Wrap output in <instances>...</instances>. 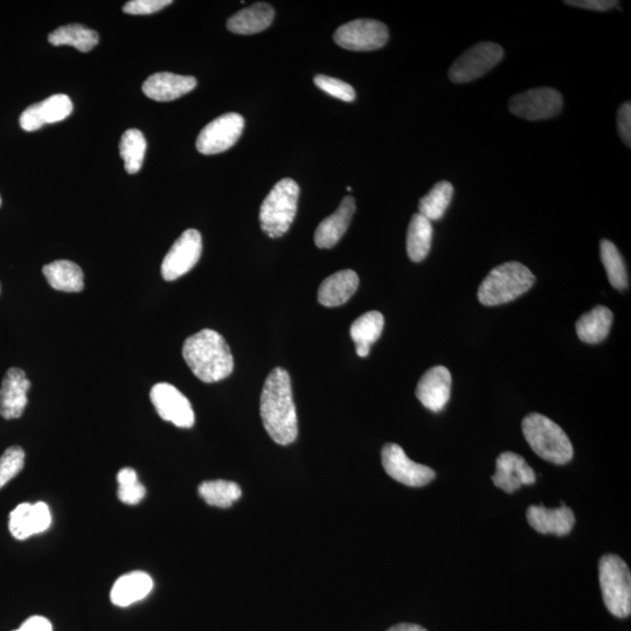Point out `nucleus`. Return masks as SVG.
<instances>
[{
	"mask_svg": "<svg viewBox=\"0 0 631 631\" xmlns=\"http://www.w3.org/2000/svg\"><path fill=\"white\" fill-rule=\"evenodd\" d=\"M260 414L267 433L277 445L288 446L298 435L293 387L288 371L276 367L266 379L260 400Z\"/></svg>",
	"mask_w": 631,
	"mask_h": 631,
	"instance_id": "obj_1",
	"label": "nucleus"
},
{
	"mask_svg": "<svg viewBox=\"0 0 631 631\" xmlns=\"http://www.w3.org/2000/svg\"><path fill=\"white\" fill-rule=\"evenodd\" d=\"M183 357L194 376L206 384L231 376L234 358L226 339L217 331L204 329L186 339Z\"/></svg>",
	"mask_w": 631,
	"mask_h": 631,
	"instance_id": "obj_2",
	"label": "nucleus"
},
{
	"mask_svg": "<svg viewBox=\"0 0 631 631\" xmlns=\"http://www.w3.org/2000/svg\"><path fill=\"white\" fill-rule=\"evenodd\" d=\"M536 282L531 270L519 262H506L491 270L478 289V300L487 307H496L517 300L528 293Z\"/></svg>",
	"mask_w": 631,
	"mask_h": 631,
	"instance_id": "obj_3",
	"label": "nucleus"
},
{
	"mask_svg": "<svg viewBox=\"0 0 631 631\" xmlns=\"http://www.w3.org/2000/svg\"><path fill=\"white\" fill-rule=\"evenodd\" d=\"M523 434L531 449L542 459L558 466L571 462L574 450L570 438L556 422L539 413L523 420Z\"/></svg>",
	"mask_w": 631,
	"mask_h": 631,
	"instance_id": "obj_4",
	"label": "nucleus"
},
{
	"mask_svg": "<svg viewBox=\"0 0 631 631\" xmlns=\"http://www.w3.org/2000/svg\"><path fill=\"white\" fill-rule=\"evenodd\" d=\"M300 197V186L295 180L284 178L273 187L260 208L262 231L269 238L283 237L293 225Z\"/></svg>",
	"mask_w": 631,
	"mask_h": 631,
	"instance_id": "obj_5",
	"label": "nucleus"
},
{
	"mask_svg": "<svg viewBox=\"0 0 631 631\" xmlns=\"http://www.w3.org/2000/svg\"><path fill=\"white\" fill-rule=\"evenodd\" d=\"M599 578L603 601L609 613L624 619L631 613V575L624 560L606 554L599 563Z\"/></svg>",
	"mask_w": 631,
	"mask_h": 631,
	"instance_id": "obj_6",
	"label": "nucleus"
},
{
	"mask_svg": "<svg viewBox=\"0 0 631 631\" xmlns=\"http://www.w3.org/2000/svg\"><path fill=\"white\" fill-rule=\"evenodd\" d=\"M504 57L503 48L494 43H480L464 52L450 67L449 79L455 83H468L487 74Z\"/></svg>",
	"mask_w": 631,
	"mask_h": 631,
	"instance_id": "obj_7",
	"label": "nucleus"
},
{
	"mask_svg": "<svg viewBox=\"0 0 631 631\" xmlns=\"http://www.w3.org/2000/svg\"><path fill=\"white\" fill-rule=\"evenodd\" d=\"M388 37L387 26L373 19L353 20L339 27L334 34L338 46L355 52L379 50L387 44Z\"/></svg>",
	"mask_w": 631,
	"mask_h": 631,
	"instance_id": "obj_8",
	"label": "nucleus"
},
{
	"mask_svg": "<svg viewBox=\"0 0 631 631\" xmlns=\"http://www.w3.org/2000/svg\"><path fill=\"white\" fill-rule=\"evenodd\" d=\"M245 119L240 114L228 113L208 123L197 138L200 154L210 156L230 150L240 140Z\"/></svg>",
	"mask_w": 631,
	"mask_h": 631,
	"instance_id": "obj_9",
	"label": "nucleus"
},
{
	"mask_svg": "<svg viewBox=\"0 0 631 631\" xmlns=\"http://www.w3.org/2000/svg\"><path fill=\"white\" fill-rule=\"evenodd\" d=\"M563 96L553 88H536L513 96L510 112L528 121L549 120L563 110Z\"/></svg>",
	"mask_w": 631,
	"mask_h": 631,
	"instance_id": "obj_10",
	"label": "nucleus"
},
{
	"mask_svg": "<svg viewBox=\"0 0 631 631\" xmlns=\"http://www.w3.org/2000/svg\"><path fill=\"white\" fill-rule=\"evenodd\" d=\"M381 462L388 476L407 487H425L436 477L432 468L413 462L395 443H387L381 450Z\"/></svg>",
	"mask_w": 631,
	"mask_h": 631,
	"instance_id": "obj_11",
	"label": "nucleus"
},
{
	"mask_svg": "<svg viewBox=\"0 0 631 631\" xmlns=\"http://www.w3.org/2000/svg\"><path fill=\"white\" fill-rule=\"evenodd\" d=\"M203 253V239L197 230H187L172 245L162 263L165 281H176L191 272Z\"/></svg>",
	"mask_w": 631,
	"mask_h": 631,
	"instance_id": "obj_12",
	"label": "nucleus"
},
{
	"mask_svg": "<svg viewBox=\"0 0 631 631\" xmlns=\"http://www.w3.org/2000/svg\"><path fill=\"white\" fill-rule=\"evenodd\" d=\"M152 405L164 421L179 428H191L196 421L189 399L175 386L159 383L150 392Z\"/></svg>",
	"mask_w": 631,
	"mask_h": 631,
	"instance_id": "obj_13",
	"label": "nucleus"
},
{
	"mask_svg": "<svg viewBox=\"0 0 631 631\" xmlns=\"http://www.w3.org/2000/svg\"><path fill=\"white\" fill-rule=\"evenodd\" d=\"M73 113V102L65 94L48 97L43 102L33 104L20 116V127L27 133L37 131L46 124L58 123Z\"/></svg>",
	"mask_w": 631,
	"mask_h": 631,
	"instance_id": "obj_14",
	"label": "nucleus"
},
{
	"mask_svg": "<svg viewBox=\"0 0 631 631\" xmlns=\"http://www.w3.org/2000/svg\"><path fill=\"white\" fill-rule=\"evenodd\" d=\"M52 513L43 502L19 504L11 512L9 529L18 540L29 539L51 528Z\"/></svg>",
	"mask_w": 631,
	"mask_h": 631,
	"instance_id": "obj_15",
	"label": "nucleus"
},
{
	"mask_svg": "<svg viewBox=\"0 0 631 631\" xmlns=\"http://www.w3.org/2000/svg\"><path fill=\"white\" fill-rule=\"evenodd\" d=\"M536 480L535 470L529 466L524 457L512 452H505L498 456L496 474L492 476V482L506 494H513L523 485L535 484Z\"/></svg>",
	"mask_w": 631,
	"mask_h": 631,
	"instance_id": "obj_16",
	"label": "nucleus"
},
{
	"mask_svg": "<svg viewBox=\"0 0 631 631\" xmlns=\"http://www.w3.org/2000/svg\"><path fill=\"white\" fill-rule=\"evenodd\" d=\"M452 392V374L445 366L428 370L416 386V398L429 411L439 413L445 409Z\"/></svg>",
	"mask_w": 631,
	"mask_h": 631,
	"instance_id": "obj_17",
	"label": "nucleus"
},
{
	"mask_svg": "<svg viewBox=\"0 0 631 631\" xmlns=\"http://www.w3.org/2000/svg\"><path fill=\"white\" fill-rule=\"evenodd\" d=\"M31 388V381L27 379L22 369L12 367L6 372L0 387V415L6 420L19 419L27 406V393Z\"/></svg>",
	"mask_w": 631,
	"mask_h": 631,
	"instance_id": "obj_18",
	"label": "nucleus"
},
{
	"mask_svg": "<svg viewBox=\"0 0 631 631\" xmlns=\"http://www.w3.org/2000/svg\"><path fill=\"white\" fill-rule=\"evenodd\" d=\"M531 528L542 535L563 537L570 535L575 525L572 509L561 503L558 509H547L544 505H532L526 511Z\"/></svg>",
	"mask_w": 631,
	"mask_h": 631,
	"instance_id": "obj_19",
	"label": "nucleus"
},
{
	"mask_svg": "<svg viewBox=\"0 0 631 631\" xmlns=\"http://www.w3.org/2000/svg\"><path fill=\"white\" fill-rule=\"evenodd\" d=\"M196 86L197 79L193 76L163 72L151 75L145 80L143 93L151 100L169 102L189 94Z\"/></svg>",
	"mask_w": 631,
	"mask_h": 631,
	"instance_id": "obj_20",
	"label": "nucleus"
},
{
	"mask_svg": "<svg viewBox=\"0 0 631 631\" xmlns=\"http://www.w3.org/2000/svg\"><path fill=\"white\" fill-rule=\"evenodd\" d=\"M356 212L355 198L348 196L342 200L338 210L324 219L316 228L315 244L321 249L335 247L348 231L353 214Z\"/></svg>",
	"mask_w": 631,
	"mask_h": 631,
	"instance_id": "obj_21",
	"label": "nucleus"
},
{
	"mask_svg": "<svg viewBox=\"0 0 631 631\" xmlns=\"http://www.w3.org/2000/svg\"><path fill=\"white\" fill-rule=\"evenodd\" d=\"M359 277L351 269L341 270L325 279L318 289V302L324 307H341L356 294Z\"/></svg>",
	"mask_w": 631,
	"mask_h": 631,
	"instance_id": "obj_22",
	"label": "nucleus"
},
{
	"mask_svg": "<svg viewBox=\"0 0 631 631\" xmlns=\"http://www.w3.org/2000/svg\"><path fill=\"white\" fill-rule=\"evenodd\" d=\"M154 581L148 573L137 571L122 575L115 581L110 600L117 607H129L151 593Z\"/></svg>",
	"mask_w": 631,
	"mask_h": 631,
	"instance_id": "obj_23",
	"label": "nucleus"
},
{
	"mask_svg": "<svg viewBox=\"0 0 631 631\" xmlns=\"http://www.w3.org/2000/svg\"><path fill=\"white\" fill-rule=\"evenodd\" d=\"M274 17L275 11L272 5L256 3L228 19L227 29L241 36H251V34L267 30L272 25Z\"/></svg>",
	"mask_w": 631,
	"mask_h": 631,
	"instance_id": "obj_24",
	"label": "nucleus"
},
{
	"mask_svg": "<svg viewBox=\"0 0 631 631\" xmlns=\"http://www.w3.org/2000/svg\"><path fill=\"white\" fill-rule=\"evenodd\" d=\"M43 273L50 286L62 293H81L85 275L80 266L69 260H58L44 266Z\"/></svg>",
	"mask_w": 631,
	"mask_h": 631,
	"instance_id": "obj_25",
	"label": "nucleus"
},
{
	"mask_svg": "<svg viewBox=\"0 0 631 631\" xmlns=\"http://www.w3.org/2000/svg\"><path fill=\"white\" fill-rule=\"evenodd\" d=\"M384 325V316L379 311L366 312L353 322L350 335L356 344L358 357L365 358L370 355L371 346L383 334Z\"/></svg>",
	"mask_w": 631,
	"mask_h": 631,
	"instance_id": "obj_26",
	"label": "nucleus"
},
{
	"mask_svg": "<svg viewBox=\"0 0 631 631\" xmlns=\"http://www.w3.org/2000/svg\"><path fill=\"white\" fill-rule=\"evenodd\" d=\"M614 315L603 305L582 315L577 322V334L580 341L587 344H599L608 337Z\"/></svg>",
	"mask_w": 631,
	"mask_h": 631,
	"instance_id": "obj_27",
	"label": "nucleus"
},
{
	"mask_svg": "<svg viewBox=\"0 0 631 631\" xmlns=\"http://www.w3.org/2000/svg\"><path fill=\"white\" fill-rule=\"evenodd\" d=\"M433 239L432 221L421 214H414L407 232V254L413 262H422L431 252Z\"/></svg>",
	"mask_w": 631,
	"mask_h": 631,
	"instance_id": "obj_28",
	"label": "nucleus"
},
{
	"mask_svg": "<svg viewBox=\"0 0 631 631\" xmlns=\"http://www.w3.org/2000/svg\"><path fill=\"white\" fill-rule=\"evenodd\" d=\"M99 40V33L80 24L61 26L48 36L53 46H72L83 53L92 51Z\"/></svg>",
	"mask_w": 631,
	"mask_h": 631,
	"instance_id": "obj_29",
	"label": "nucleus"
},
{
	"mask_svg": "<svg viewBox=\"0 0 631 631\" xmlns=\"http://www.w3.org/2000/svg\"><path fill=\"white\" fill-rule=\"evenodd\" d=\"M454 196V187L446 180L436 183L419 203V214L429 221L440 220L447 211Z\"/></svg>",
	"mask_w": 631,
	"mask_h": 631,
	"instance_id": "obj_30",
	"label": "nucleus"
},
{
	"mask_svg": "<svg viewBox=\"0 0 631 631\" xmlns=\"http://www.w3.org/2000/svg\"><path fill=\"white\" fill-rule=\"evenodd\" d=\"M198 491L208 505L221 509L230 508L242 496V490L237 483L224 480L201 483Z\"/></svg>",
	"mask_w": 631,
	"mask_h": 631,
	"instance_id": "obj_31",
	"label": "nucleus"
},
{
	"mask_svg": "<svg viewBox=\"0 0 631 631\" xmlns=\"http://www.w3.org/2000/svg\"><path fill=\"white\" fill-rule=\"evenodd\" d=\"M145 152H147V141L142 131L127 130L121 138L120 154L124 161V169L130 175H135L142 169Z\"/></svg>",
	"mask_w": 631,
	"mask_h": 631,
	"instance_id": "obj_32",
	"label": "nucleus"
},
{
	"mask_svg": "<svg viewBox=\"0 0 631 631\" xmlns=\"http://www.w3.org/2000/svg\"><path fill=\"white\" fill-rule=\"evenodd\" d=\"M600 254L610 284L617 290H626L629 286L628 272L619 249L612 241L602 240Z\"/></svg>",
	"mask_w": 631,
	"mask_h": 631,
	"instance_id": "obj_33",
	"label": "nucleus"
},
{
	"mask_svg": "<svg viewBox=\"0 0 631 631\" xmlns=\"http://www.w3.org/2000/svg\"><path fill=\"white\" fill-rule=\"evenodd\" d=\"M117 483H119L120 501L124 504L136 505L143 501L147 490L144 485L138 481L137 473L134 469L124 468L117 474Z\"/></svg>",
	"mask_w": 631,
	"mask_h": 631,
	"instance_id": "obj_34",
	"label": "nucleus"
},
{
	"mask_svg": "<svg viewBox=\"0 0 631 631\" xmlns=\"http://www.w3.org/2000/svg\"><path fill=\"white\" fill-rule=\"evenodd\" d=\"M25 452L18 446L10 447L0 457V489L4 488L24 469Z\"/></svg>",
	"mask_w": 631,
	"mask_h": 631,
	"instance_id": "obj_35",
	"label": "nucleus"
},
{
	"mask_svg": "<svg viewBox=\"0 0 631 631\" xmlns=\"http://www.w3.org/2000/svg\"><path fill=\"white\" fill-rule=\"evenodd\" d=\"M315 85L322 89L323 92L329 94L335 99L342 100L344 102H353L356 100V92L349 83L335 78H330L328 75H316L314 79Z\"/></svg>",
	"mask_w": 631,
	"mask_h": 631,
	"instance_id": "obj_36",
	"label": "nucleus"
},
{
	"mask_svg": "<svg viewBox=\"0 0 631 631\" xmlns=\"http://www.w3.org/2000/svg\"><path fill=\"white\" fill-rule=\"evenodd\" d=\"M171 4V0H131L123 6V12L133 16L152 15Z\"/></svg>",
	"mask_w": 631,
	"mask_h": 631,
	"instance_id": "obj_37",
	"label": "nucleus"
},
{
	"mask_svg": "<svg viewBox=\"0 0 631 631\" xmlns=\"http://www.w3.org/2000/svg\"><path fill=\"white\" fill-rule=\"evenodd\" d=\"M617 129L624 144L630 148L631 144V104L623 103L617 113Z\"/></svg>",
	"mask_w": 631,
	"mask_h": 631,
	"instance_id": "obj_38",
	"label": "nucleus"
},
{
	"mask_svg": "<svg viewBox=\"0 0 631 631\" xmlns=\"http://www.w3.org/2000/svg\"><path fill=\"white\" fill-rule=\"evenodd\" d=\"M565 4L574 6V8L601 12L612 10L619 5L613 0H571V2H565Z\"/></svg>",
	"mask_w": 631,
	"mask_h": 631,
	"instance_id": "obj_39",
	"label": "nucleus"
},
{
	"mask_svg": "<svg viewBox=\"0 0 631 631\" xmlns=\"http://www.w3.org/2000/svg\"><path fill=\"white\" fill-rule=\"evenodd\" d=\"M15 631H53V626L44 616H31Z\"/></svg>",
	"mask_w": 631,
	"mask_h": 631,
	"instance_id": "obj_40",
	"label": "nucleus"
},
{
	"mask_svg": "<svg viewBox=\"0 0 631 631\" xmlns=\"http://www.w3.org/2000/svg\"><path fill=\"white\" fill-rule=\"evenodd\" d=\"M387 631H428V630H426L425 628H422L421 626H418V624L401 623V624H397V626H394L388 629Z\"/></svg>",
	"mask_w": 631,
	"mask_h": 631,
	"instance_id": "obj_41",
	"label": "nucleus"
},
{
	"mask_svg": "<svg viewBox=\"0 0 631 631\" xmlns=\"http://www.w3.org/2000/svg\"><path fill=\"white\" fill-rule=\"evenodd\" d=\"M0 205H2V198H0Z\"/></svg>",
	"mask_w": 631,
	"mask_h": 631,
	"instance_id": "obj_42",
	"label": "nucleus"
},
{
	"mask_svg": "<svg viewBox=\"0 0 631 631\" xmlns=\"http://www.w3.org/2000/svg\"><path fill=\"white\" fill-rule=\"evenodd\" d=\"M0 291H2V287H0Z\"/></svg>",
	"mask_w": 631,
	"mask_h": 631,
	"instance_id": "obj_43",
	"label": "nucleus"
}]
</instances>
